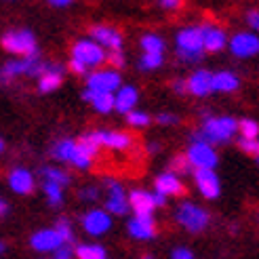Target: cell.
<instances>
[{
  "instance_id": "obj_1",
  "label": "cell",
  "mask_w": 259,
  "mask_h": 259,
  "mask_svg": "<svg viewBox=\"0 0 259 259\" xmlns=\"http://www.w3.org/2000/svg\"><path fill=\"white\" fill-rule=\"evenodd\" d=\"M236 128H238V122L234 118H230V116H219V118H209L204 122L200 135L209 146L211 144H224V141H228L236 133Z\"/></svg>"
},
{
  "instance_id": "obj_2",
  "label": "cell",
  "mask_w": 259,
  "mask_h": 259,
  "mask_svg": "<svg viewBox=\"0 0 259 259\" xmlns=\"http://www.w3.org/2000/svg\"><path fill=\"white\" fill-rule=\"evenodd\" d=\"M179 59L184 61H198L202 57V32L200 28H184L177 34Z\"/></svg>"
},
{
  "instance_id": "obj_3",
  "label": "cell",
  "mask_w": 259,
  "mask_h": 259,
  "mask_svg": "<svg viewBox=\"0 0 259 259\" xmlns=\"http://www.w3.org/2000/svg\"><path fill=\"white\" fill-rule=\"evenodd\" d=\"M9 53H17V55H23V57H32L36 53V38L30 30H13V32H7L0 40Z\"/></svg>"
},
{
  "instance_id": "obj_4",
  "label": "cell",
  "mask_w": 259,
  "mask_h": 259,
  "mask_svg": "<svg viewBox=\"0 0 259 259\" xmlns=\"http://www.w3.org/2000/svg\"><path fill=\"white\" fill-rule=\"evenodd\" d=\"M175 219L190 232H202L206 226H209V213L204 209H200V206L192 204V202L181 204L175 213Z\"/></svg>"
},
{
  "instance_id": "obj_5",
  "label": "cell",
  "mask_w": 259,
  "mask_h": 259,
  "mask_svg": "<svg viewBox=\"0 0 259 259\" xmlns=\"http://www.w3.org/2000/svg\"><path fill=\"white\" fill-rule=\"evenodd\" d=\"M72 59L80 61L84 68H93L106 61V51L93 40H78L72 49Z\"/></svg>"
},
{
  "instance_id": "obj_6",
  "label": "cell",
  "mask_w": 259,
  "mask_h": 259,
  "mask_svg": "<svg viewBox=\"0 0 259 259\" xmlns=\"http://www.w3.org/2000/svg\"><path fill=\"white\" fill-rule=\"evenodd\" d=\"M87 89L95 91V93H108L112 95L114 91L120 89V74L116 70H99L89 74L87 78Z\"/></svg>"
},
{
  "instance_id": "obj_7",
  "label": "cell",
  "mask_w": 259,
  "mask_h": 259,
  "mask_svg": "<svg viewBox=\"0 0 259 259\" xmlns=\"http://www.w3.org/2000/svg\"><path fill=\"white\" fill-rule=\"evenodd\" d=\"M186 158L190 160L192 166H196V169H213L217 164V154L206 141H192Z\"/></svg>"
},
{
  "instance_id": "obj_8",
  "label": "cell",
  "mask_w": 259,
  "mask_h": 259,
  "mask_svg": "<svg viewBox=\"0 0 259 259\" xmlns=\"http://www.w3.org/2000/svg\"><path fill=\"white\" fill-rule=\"evenodd\" d=\"M194 181H196V186L200 190V194L204 198H217L219 192H222V186H219V177L215 175L213 169H196L194 171Z\"/></svg>"
},
{
  "instance_id": "obj_9",
  "label": "cell",
  "mask_w": 259,
  "mask_h": 259,
  "mask_svg": "<svg viewBox=\"0 0 259 259\" xmlns=\"http://www.w3.org/2000/svg\"><path fill=\"white\" fill-rule=\"evenodd\" d=\"M95 139V144L101 148H112V150H128L133 146V137L128 133H118V131H95L91 133Z\"/></svg>"
},
{
  "instance_id": "obj_10",
  "label": "cell",
  "mask_w": 259,
  "mask_h": 259,
  "mask_svg": "<svg viewBox=\"0 0 259 259\" xmlns=\"http://www.w3.org/2000/svg\"><path fill=\"white\" fill-rule=\"evenodd\" d=\"M230 49L236 57H253L259 53V38L255 34L240 32L230 40Z\"/></svg>"
},
{
  "instance_id": "obj_11",
  "label": "cell",
  "mask_w": 259,
  "mask_h": 259,
  "mask_svg": "<svg viewBox=\"0 0 259 259\" xmlns=\"http://www.w3.org/2000/svg\"><path fill=\"white\" fill-rule=\"evenodd\" d=\"M106 188L110 192V196H108V211L114 213V215H124L128 211V200L124 196V190L122 186L118 184V181H114V179H106Z\"/></svg>"
},
{
  "instance_id": "obj_12",
  "label": "cell",
  "mask_w": 259,
  "mask_h": 259,
  "mask_svg": "<svg viewBox=\"0 0 259 259\" xmlns=\"http://www.w3.org/2000/svg\"><path fill=\"white\" fill-rule=\"evenodd\" d=\"M89 34L93 38V42H97L101 49L108 47L112 51H120L122 47V36L114 28H110V25H95V28H91Z\"/></svg>"
},
{
  "instance_id": "obj_13",
  "label": "cell",
  "mask_w": 259,
  "mask_h": 259,
  "mask_svg": "<svg viewBox=\"0 0 259 259\" xmlns=\"http://www.w3.org/2000/svg\"><path fill=\"white\" fill-rule=\"evenodd\" d=\"M112 226V219L106 211H89L84 217H82V228L89 232V234H93V236H99V234H106V232L110 230Z\"/></svg>"
},
{
  "instance_id": "obj_14",
  "label": "cell",
  "mask_w": 259,
  "mask_h": 259,
  "mask_svg": "<svg viewBox=\"0 0 259 259\" xmlns=\"http://www.w3.org/2000/svg\"><path fill=\"white\" fill-rule=\"evenodd\" d=\"M128 232L133 238L139 240H150L156 236V224H154L152 215H135V219L128 222Z\"/></svg>"
},
{
  "instance_id": "obj_15",
  "label": "cell",
  "mask_w": 259,
  "mask_h": 259,
  "mask_svg": "<svg viewBox=\"0 0 259 259\" xmlns=\"http://www.w3.org/2000/svg\"><path fill=\"white\" fill-rule=\"evenodd\" d=\"M186 87H188V93H192V95H198V97L209 95V93H213V74L206 70L194 72L186 80Z\"/></svg>"
},
{
  "instance_id": "obj_16",
  "label": "cell",
  "mask_w": 259,
  "mask_h": 259,
  "mask_svg": "<svg viewBox=\"0 0 259 259\" xmlns=\"http://www.w3.org/2000/svg\"><path fill=\"white\" fill-rule=\"evenodd\" d=\"M154 186H156V192L162 194V196H184L186 194V186L181 184V179L173 173L158 175L156 181H154Z\"/></svg>"
},
{
  "instance_id": "obj_17",
  "label": "cell",
  "mask_w": 259,
  "mask_h": 259,
  "mask_svg": "<svg viewBox=\"0 0 259 259\" xmlns=\"http://www.w3.org/2000/svg\"><path fill=\"white\" fill-rule=\"evenodd\" d=\"M30 244L36 251H57L66 242L61 240V236L57 234V230H42V232H36V234L32 236Z\"/></svg>"
},
{
  "instance_id": "obj_18",
  "label": "cell",
  "mask_w": 259,
  "mask_h": 259,
  "mask_svg": "<svg viewBox=\"0 0 259 259\" xmlns=\"http://www.w3.org/2000/svg\"><path fill=\"white\" fill-rule=\"evenodd\" d=\"M128 206L135 211V215H152L154 211V196L144 190H133L128 196Z\"/></svg>"
},
{
  "instance_id": "obj_19",
  "label": "cell",
  "mask_w": 259,
  "mask_h": 259,
  "mask_svg": "<svg viewBox=\"0 0 259 259\" xmlns=\"http://www.w3.org/2000/svg\"><path fill=\"white\" fill-rule=\"evenodd\" d=\"M9 186L17 194H32L34 192V177L25 169H13L9 175Z\"/></svg>"
},
{
  "instance_id": "obj_20",
  "label": "cell",
  "mask_w": 259,
  "mask_h": 259,
  "mask_svg": "<svg viewBox=\"0 0 259 259\" xmlns=\"http://www.w3.org/2000/svg\"><path fill=\"white\" fill-rule=\"evenodd\" d=\"M63 80V68L61 66H47L45 72L38 78V91L40 93H51L55 91Z\"/></svg>"
},
{
  "instance_id": "obj_21",
  "label": "cell",
  "mask_w": 259,
  "mask_h": 259,
  "mask_svg": "<svg viewBox=\"0 0 259 259\" xmlns=\"http://www.w3.org/2000/svg\"><path fill=\"white\" fill-rule=\"evenodd\" d=\"M202 49L206 51H222L226 45V34L224 30L215 28V25H202Z\"/></svg>"
},
{
  "instance_id": "obj_22",
  "label": "cell",
  "mask_w": 259,
  "mask_h": 259,
  "mask_svg": "<svg viewBox=\"0 0 259 259\" xmlns=\"http://www.w3.org/2000/svg\"><path fill=\"white\" fill-rule=\"evenodd\" d=\"M137 99H139V93H137L135 87H120L118 93H116V97H114V108L118 112L128 114L135 108Z\"/></svg>"
},
{
  "instance_id": "obj_23",
  "label": "cell",
  "mask_w": 259,
  "mask_h": 259,
  "mask_svg": "<svg viewBox=\"0 0 259 259\" xmlns=\"http://www.w3.org/2000/svg\"><path fill=\"white\" fill-rule=\"evenodd\" d=\"M82 99L84 101H91L93 103V108L101 114H108L114 110V95H108V93H95V91H89L84 89L82 93Z\"/></svg>"
},
{
  "instance_id": "obj_24",
  "label": "cell",
  "mask_w": 259,
  "mask_h": 259,
  "mask_svg": "<svg viewBox=\"0 0 259 259\" xmlns=\"http://www.w3.org/2000/svg\"><path fill=\"white\" fill-rule=\"evenodd\" d=\"M238 78L232 72H219L213 74V91H224V93H232L238 89Z\"/></svg>"
},
{
  "instance_id": "obj_25",
  "label": "cell",
  "mask_w": 259,
  "mask_h": 259,
  "mask_svg": "<svg viewBox=\"0 0 259 259\" xmlns=\"http://www.w3.org/2000/svg\"><path fill=\"white\" fill-rule=\"evenodd\" d=\"M74 154H76V141H72V139H61V141H57V144L53 146V156L57 160L72 162Z\"/></svg>"
},
{
  "instance_id": "obj_26",
  "label": "cell",
  "mask_w": 259,
  "mask_h": 259,
  "mask_svg": "<svg viewBox=\"0 0 259 259\" xmlns=\"http://www.w3.org/2000/svg\"><path fill=\"white\" fill-rule=\"evenodd\" d=\"M141 49H144L146 53H152V55H162L164 40L156 34H148V36L141 38Z\"/></svg>"
},
{
  "instance_id": "obj_27",
  "label": "cell",
  "mask_w": 259,
  "mask_h": 259,
  "mask_svg": "<svg viewBox=\"0 0 259 259\" xmlns=\"http://www.w3.org/2000/svg\"><path fill=\"white\" fill-rule=\"evenodd\" d=\"M42 177H45V181L57 184V186H61V188L70 184V175L63 173V171H59V169H53V166H45V169H42Z\"/></svg>"
},
{
  "instance_id": "obj_28",
  "label": "cell",
  "mask_w": 259,
  "mask_h": 259,
  "mask_svg": "<svg viewBox=\"0 0 259 259\" xmlns=\"http://www.w3.org/2000/svg\"><path fill=\"white\" fill-rule=\"evenodd\" d=\"M76 257L78 259H106V251L97 244H82L76 249Z\"/></svg>"
},
{
  "instance_id": "obj_29",
  "label": "cell",
  "mask_w": 259,
  "mask_h": 259,
  "mask_svg": "<svg viewBox=\"0 0 259 259\" xmlns=\"http://www.w3.org/2000/svg\"><path fill=\"white\" fill-rule=\"evenodd\" d=\"M19 74H23V61L21 59L19 61H9V63H5V66H3V70H0V80L9 82V80H13Z\"/></svg>"
},
{
  "instance_id": "obj_30",
  "label": "cell",
  "mask_w": 259,
  "mask_h": 259,
  "mask_svg": "<svg viewBox=\"0 0 259 259\" xmlns=\"http://www.w3.org/2000/svg\"><path fill=\"white\" fill-rule=\"evenodd\" d=\"M61 186H57V184H51V181H45V194H47V198H49V202L53 204V206H57V204H61V200H63V194H61Z\"/></svg>"
},
{
  "instance_id": "obj_31",
  "label": "cell",
  "mask_w": 259,
  "mask_h": 259,
  "mask_svg": "<svg viewBox=\"0 0 259 259\" xmlns=\"http://www.w3.org/2000/svg\"><path fill=\"white\" fill-rule=\"evenodd\" d=\"M238 128H240L242 139H257V135H259V124L255 120H251V118H244L238 124Z\"/></svg>"
},
{
  "instance_id": "obj_32",
  "label": "cell",
  "mask_w": 259,
  "mask_h": 259,
  "mask_svg": "<svg viewBox=\"0 0 259 259\" xmlns=\"http://www.w3.org/2000/svg\"><path fill=\"white\" fill-rule=\"evenodd\" d=\"M190 160L186 158V154L184 156H173V160L169 162V173H173V175H181V173H190Z\"/></svg>"
},
{
  "instance_id": "obj_33",
  "label": "cell",
  "mask_w": 259,
  "mask_h": 259,
  "mask_svg": "<svg viewBox=\"0 0 259 259\" xmlns=\"http://www.w3.org/2000/svg\"><path fill=\"white\" fill-rule=\"evenodd\" d=\"M162 66V55H152V53H144V57L139 59V68L141 70H156Z\"/></svg>"
},
{
  "instance_id": "obj_34",
  "label": "cell",
  "mask_w": 259,
  "mask_h": 259,
  "mask_svg": "<svg viewBox=\"0 0 259 259\" xmlns=\"http://www.w3.org/2000/svg\"><path fill=\"white\" fill-rule=\"evenodd\" d=\"M126 120L128 124H133V126H148L150 122V116L146 112H137V110H131L126 114Z\"/></svg>"
},
{
  "instance_id": "obj_35",
  "label": "cell",
  "mask_w": 259,
  "mask_h": 259,
  "mask_svg": "<svg viewBox=\"0 0 259 259\" xmlns=\"http://www.w3.org/2000/svg\"><path fill=\"white\" fill-rule=\"evenodd\" d=\"M55 230H57V234L61 236V240L66 242V244H68V242H72L74 234H72V226H70L68 219H59L57 226H55Z\"/></svg>"
},
{
  "instance_id": "obj_36",
  "label": "cell",
  "mask_w": 259,
  "mask_h": 259,
  "mask_svg": "<svg viewBox=\"0 0 259 259\" xmlns=\"http://www.w3.org/2000/svg\"><path fill=\"white\" fill-rule=\"evenodd\" d=\"M240 150L249 156L259 158V139H240Z\"/></svg>"
},
{
  "instance_id": "obj_37",
  "label": "cell",
  "mask_w": 259,
  "mask_h": 259,
  "mask_svg": "<svg viewBox=\"0 0 259 259\" xmlns=\"http://www.w3.org/2000/svg\"><path fill=\"white\" fill-rule=\"evenodd\" d=\"M106 61L112 68H122L124 66V55L122 51H110V55H106Z\"/></svg>"
},
{
  "instance_id": "obj_38",
  "label": "cell",
  "mask_w": 259,
  "mask_h": 259,
  "mask_svg": "<svg viewBox=\"0 0 259 259\" xmlns=\"http://www.w3.org/2000/svg\"><path fill=\"white\" fill-rule=\"evenodd\" d=\"M247 23L253 30H259V11H249L247 13Z\"/></svg>"
},
{
  "instance_id": "obj_39",
  "label": "cell",
  "mask_w": 259,
  "mask_h": 259,
  "mask_svg": "<svg viewBox=\"0 0 259 259\" xmlns=\"http://www.w3.org/2000/svg\"><path fill=\"white\" fill-rule=\"evenodd\" d=\"M55 259H72V247H68V244L59 247L55 251Z\"/></svg>"
},
{
  "instance_id": "obj_40",
  "label": "cell",
  "mask_w": 259,
  "mask_h": 259,
  "mask_svg": "<svg viewBox=\"0 0 259 259\" xmlns=\"http://www.w3.org/2000/svg\"><path fill=\"white\" fill-rule=\"evenodd\" d=\"M97 194H99L97 188H87V190L80 192V198H82V200H95V198H97Z\"/></svg>"
},
{
  "instance_id": "obj_41",
  "label": "cell",
  "mask_w": 259,
  "mask_h": 259,
  "mask_svg": "<svg viewBox=\"0 0 259 259\" xmlns=\"http://www.w3.org/2000/svg\"><path fill=\"white\" fill-rule=\"evenodd\" d=\"M171 259H194V255L188 249H175L173 255H171Z\"/></svg>"
},
{
  "instance_id": "obj_42",
  "label": "cell",
  "mask_w": 259,
  "mask_h": 259,
  "mask_svg": "<svg viewBox=\"0 0 259 259\" xmlns=\"http://www.w3.org/2000/svg\"><path fill=\"white\" fill-rule=\"evenodd\" d=\"M156 120H158L160 124H175V122H177V116H173V114H160Z\"/></svg>"
},
{
  "instance_id": "obj_43",
  "label": "cell",
  "mask_w": 259,
  "mask_h": 259,
  "mask_svg": "<svg viewBox=\"0 0 259 259\" xmlns=\"http://www.w3.org/2000/svg\"><path fill=\"white\" fill-rule=\"evenodd\" d=\"M70 70H72V72H76V74H84V72H87V68L82 66L80 61H76V59H72V61H70Z\"/></svg>"
},
{
  "instance_id": "obj_44",
  "label": "cell",
  "mask_w": 259,
  "mask_h": 259,
  "mask_svg": "<svg viewBox=\"0 0 259 259\" xmlns=\"http://www.w3.org/2000/svg\"><path fill=\"white\" fill-rule=\"evenodd\" d=\"M179 5H181V0H160V7L162 9H169V11L177 9Z\"/></svg>"
},
{
  "instance_id": "obj_45",
  "label": "cell",
  "mask_w": 259,
  "mask_h": 259,
  "mask_svg": "<svg viewBox=\"0 0 259 259\" xmlns=\"http://www.w3.org/2000/svg\"><path fill=\"white\" fill-rule=\"evenodd\" d=\"M173 89H175V93H188L186 80H175V82H173Z\"/></svg>"
},
{
  "instance_id": "obj_46",
  "label": "cell",
  "mask_w": 259,
  "mask_h": 259,
  "mask_svg": "<svg viewBox=\"0 0 259 259\" xmlns=\"http://www.w3.org/2000/svg\"><path fill=\"white\" fill-rule=\"evenodd\" d=\"M152 196H154V204H156V206H162L164 202H166V196H162V194H152Z\"/></svg>"
},
{
  "instance_id": "obj_47",
  "label": "cell",
  "mask_w": 259,
  "mask_h": 259,
  "mask_svg": "<svg viewBox=\"0 0 259 259\" xmlns=\"http://www.w3.org/2000/svg\"><path fill=\"white\" fill-rule=\"evenodd\" d=\"M51 5H55V7H66V5H70L72 0H49Z\"/></svg>"
},
{
  "instance_id": "obj_48",
  "label": "cell",
  "mask_w": 259,
  "mask_h": 259,
  "mask_svg": "<svg viewBox=\"0 0 259 259\" xmlns=\"http://www.w3.org/2000/svg\"><path fill=\"white\" fill-rule=\"evenodd\" d=\"M158 148H160L158 144H150V146H148V150H150V154H154V152H158Z\"/></svg>"
},
{
  "instance_id": "obj_49",
  "label": "cell",
  "mask_w": 259,
  "mask_h": 259,
  "mask_svg": "<svg viewBox=\"0 0 259 259\" xmlns=\"http://www.w3.org/2000/svg\"><path fill=\"white\" fill-rule=\"evenodd\" d=\"M5 213H7V202L0 200V215H5Z\"/></svg>"
},
{
  "instance_id": "obj_50",
  "label": "cell",
  "mask_w": 259,
  "mask_h": 259,
  "mask_svg": "<svg viewBox=\"0 0 259 259\" xmlns=\"http://www.w3.org/2000/svg\"><path fill=\"white\" fill-rule=\"evenodd\" d=\"M3 150H5V139L0 137V152H3Z\"/></svg>"
},
{
  "instance_id": "obj_51",
  "label": "cell",
  "mask_w": 259,
  "mask_h": 259,
  "mask_svg": "<svg viewBox=\"0 0 259 259\" xmlns=\"http://www.w3.org/2000/svg\"><path fill=\"white\" fill-rule=\"evenodd\" d=\"M0 253H5V242H0Z\"/></svg>"
},
{
  "instance_id": "obj_52",
  "label": "cell",
  "mask_w": 259,
  "mask_h": 259,
  "mask_svg": "<svg viewBox=\"0 0 259 259\" xmlns=\"http://www.w3.org/2000/svg\"><path fill=\"white\" fill-rule=\"evenodd\" d=\"M141 259H154L152 255H144V257H141Z\"/></svg>"
},
{
  "instance_id": "obj_53",
  "label": "cell",
  "mask_w": 259,
  "mask_h": 259,
  "mask_svg": "<svg viewBox=\"0 0 259 259\" xmlns=\"http://www.w3.org/2000/svg\"><path fill=\"white\" fill-rule=\"evenodd\" d=\"M257 160H259V158H257Z\"/></svg>"
}]
</instances>
